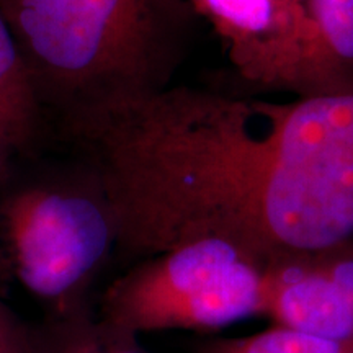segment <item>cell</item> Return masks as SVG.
<instances>
[{
	"instance_id": "6da1fadb",
	"label": "cell",
	"mask_w": 353,
	"mask_h": 353,
	"mask_svg": "<svg viewBox=\"0 0 353 353\" xmlns=\"http://www.w3.org/2000/svg\"><path fill=\"white\" fill-rule=\"evenodd\" d=\"M68 136L132 262L218 239L270 268L353 244V97L170 85Z\"/></svg>"
},
{
	"instance_id": "7a4b0ae2",
	"label": "cell",
	"mask_w": 353,
	"mask_h": 353,
	"mask_svg": "<svg viewBox=\"0 0 353 353\" xmlns=\"http://www.w3.org/2000/svg\"><path fill=\"white\" fill-rule=\"evenodd\" d=\"M0 12L63 130L174 85L200 20L185 0H0Z\"/></svg>"
},
{
	"instance_id": "3957f363",
	"label": "cell",
	"mask_w": 353,
	"mask_h": 353,
	"mask_svg": "<svg viewBox=\"0 0 353 353\" xmlns=\"http://www.w3.org/2000/svg\"><path fill=\"white\" fill-rule=\"evenodd\" d=\"M0 241L21 286L57 321L83 314V301L117 247L103 188L85 162L77 174L30 182L0 205Z\"/></svg>"
},
{
	"instance_id": "277c9868",
	"label": "cell",
	"mask_w": 353,
	"mask_h": 353,
	"mask_svg": "<svg viewBox=\"0 0 353 353\" xmlns=\"http://www.w3.org/2000/svg\"><path fill=\"white\" fill-rule=\"evenodd\" d=\"M268 267L218 239L132 262L101 296L100 321L136 337L161 330H218L263 316Z\"/></svg>"
},
{
	"instance_id": "5b68a950",
	"label": "cell",
	"mask_w": 353,
	"mask_h": 353,
	"mask_svg": "<svg viewBox=\"0 0 353 353\" xmlns=\"http://www.w3.org/2000/svg\"><path fill=\"white\" fill-rule=\"evenodd\" d=\"M223 43L247 85L293 95L306 34V0H185Z\"/></svg>"
},
{
	"instance_id": "8992f818",
	"label": "cell",
	"mask_w": 353,
	"mask_h": 353,
	"mask_svg": "<svg viewBox=\"0 0 353 353\" xmlns=\"http://www.w3.org/2000/svg\"><path fill=\"white\" fill-rule=\"evenodd\" d=\"M294 97H353V0H306Z\"/></svg>"
},
{
	"instance_id": "52a82bcc",
	"label": "cell",
	"mask_w": 353,
	"mask_h": 353,
	"mask_svg": "<svg viewBox=\"0 0 353 353\" xmlns=\"http://www.w3.org/2000/svg\"><path fill=\"white\" fill-rule=\"evenodd\" d=\"M43 118L19 46L0 12V131L13 151L21 152L37 139Z\"/></svg>"
},
{
	"instance_id": "ba28073f",
	"label": "cell",
	"mask_w": 353,
	"mask_h": 353,
	"mask_svg": "<svg viewBox=\"0 0 353 353\" xmlns=\"http://www.w3.org/2000/svg\"><path fill=\"white\" fill-rule=\"evenodd\" d=\"M198 353H353V341L273 327L236 339L203 343Z\"/></svg>"
},
{
	"instance_id": "9c48e42d",
	"label": "cell",
	"mask_w": 353,
	"mask_h": 353,
	"mask_svg": "<svg viewBox=\"0 0 353 353\" xmlns=\"http://www.w3.org/2000/svg\"><path fill=\"white\" fill-rule=\"evenodd\" d=\"M44 353H145L136 337L110 327L103 321H92L87 312L63 319L43 335Z\"/></svg>"
},
{
	"instance_id": "30bf717a",
	"label": "cell",
	"mask_w": 353,
	"mask_h": 353,
	"mask_svg": "<svg viewBox=\"0 0 353 353\" xmlns=\"http://www.w3.org/2000/svg\"><path fill=\"white\" fill-rule=\"evenodd\" d=\"M0 353H44L43 335L28 329L0 299Z\"/></svg>"
},
{
	"instance_id": "8fae6325",
	"label": "cell",
	"mask_w": 353,
	"mask_h": 353,
	"mask_svg": "<svg viewBox=\"0 0 353 353\" xmlns=\"http://www.w3.org/2000/svg\"><path fill=\"white\" fill-rule=\"evenodd\" d=\"M13 152H15V151H13L12 144L8 143V139L6 138V136H3V132L0 131V176H2L3 172H6ZM0 263H3L2 254H0Z\"/></svg>"
}]
</instances>
